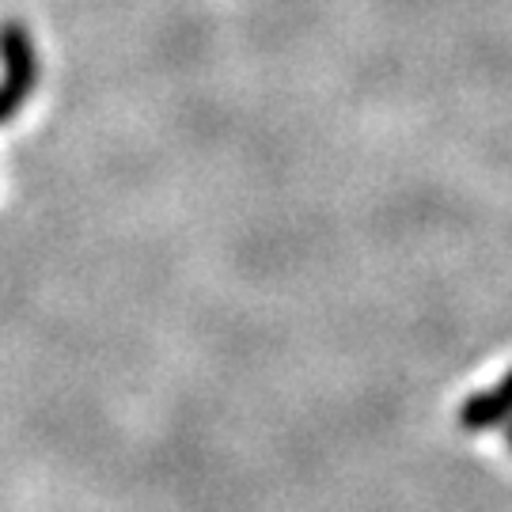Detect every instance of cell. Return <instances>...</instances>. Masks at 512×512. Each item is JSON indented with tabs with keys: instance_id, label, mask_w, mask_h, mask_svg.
Returning <instances> with one entry per match:
<instances>
[{
	"instance_id": "cell-1",
	"label": "cell",
	"mask_w": 512,
	"mask_h": 512,
	"mask_svg": "<svg viewBox=\"0 0 512 512\" xmlns=\"http://www.w3.org/2000/svg\"><path fill=\"white\" fill-rule=\"evenodd\" d=\"M38 50L35 38L27 35V27L19 19H4L0 23V122L16 118L27 95L38 88Z\"/></svg>"
},
{
	"instance_id": "cell-2",
	"label": "cell",
	"mask_w": 512,
	"mask_h": 512,
	"mask_svg": "<svg viewBox=\"0 0 512 512\" xmlns=\"http://www.w3.org/2000/svg\"><path fill=\"white\" fill-rule=\"evenodd\" d=\"M509 418H512V368L505 372V380L497 387L475 391L456 414L463 433H490V429H501Z\"/></svg>"
},
{
	"instance_id": "cell-3",
	"label": "cell",
	"mask_w": 512,
	"mask_h": 512,
	"mask_svg": "<svg viewBox=\"0 0 512 512\" xmlns=\"http://www.w3.org/2000/svg\"><path fill=\"white\" fill-rule=\"evenodd\" d=\"M501 433H505V444H509V448H512V418L505 421V429H501Z\"/></svg>"
}]
</instances>
